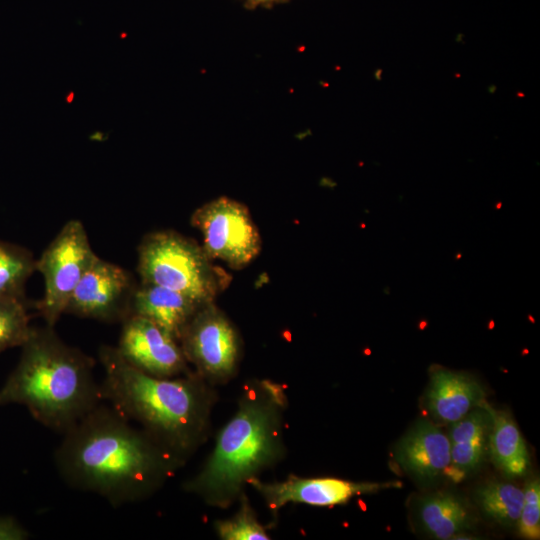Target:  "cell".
<instances>
[{"instance_id": "1", "label": "cell", "mask_w": 540, "mask_h": 540, "mask_svg": "<svg viewBox=\"0 0 540 540\" xmlns=\"http://www.w3.org/2000/svg\"><path fill=\"white\" fill-rule=\"evenodd\" d=\"M62 436L54 452L62 480L114 507L148 498L183 464L103 401Z\"/></svg>"}, {"instance_id": "2", "label": "cell", "mask_w": 540, "mask_h": 540, "mask_svg": "<svg viewBox=\"0 0 540 540\" xmlns=\"http://www.w3.org/2000/svg\"><path fill=\"white\" fill-rule=\"evenodd\" d=\"M103 402L140 425L184 463L199 446L208 425L211 395L199 375L156 377L128 364L116 346L102 345Z\"/></svg>"}, {"instance_id": "3", "label": "cell", "mask_w": 540, "mask_h": 540, "mask_svg": "<svg viewBox=\"0 0 540 540\" xmlns=\"http://www.w3.org/2000/svg\"><path fill=\"white\" fill-rule=\"evenodd\" d=\"M19 361L0 388V406L20 404L63 435L102 402L95 359L68 345L53 326L33 327Z\"/></svg>"}, {"instance_id": "4", "label": "cell", "mask_w": 540, "mask_h": 540, "mask_svg": "<svg viewBox=\"0 0 540 540\" xmlns=\"http://www.w3.org/2000/svg\"><path fill=\"white\" fill-rule=\"evenodd\" d=\"M284 405L283 391L269 381L246 392L237 412L220 431L204 467L183 489L209 505L231 504L245 483L280 456Z\"/></svg>"}, {"instance_id": "5", "label": "cell", "mask_w": 540, "mask_h": 540, "mask_svg": "<svg viewBox=\"0 0 540 540\" xmlns=\"http://www.w3.org/2000/svg\"><path fill=\"white\" fill-rule=\"evenodd\" d=\"M141 282L182 293L201 305L213 302L231 282L204 248L174 231L147 234L138 248Z\"/></svg>"}, {"instance_id": "6", "label": "cell", "mask_w": 540, "mask_h": 540, "mask_svg": "<svg viewBox=\"0 0 540 540\" xmlns=\"http://www.w3.org/2000/svg\"><path fill=\"white\" fill-rule=\"evenodd\" d=\"M96 256L84 225L70 220L36 260L35 270L42 274L45 284L37 309L47 325L54 327L65 313L73 291Z\"/></svg>"}, {"instance_id": "7", "label": "cell", "mask_w": 540, "mask_h": 540, "mask_svg": "<svg viewBox=\"0 0 540 540\" xmlns=\"http://www.w3.org/2000/svg\"><path fill=\"white\" fill-rule=\"evenodd\" d=\"M192 225L202 234L203 248L212 259L232 269H242L261 250V237L248 208L233 199L219 197L197 208Z\"/></svg>"}, {"instance_id": "8", "label": "cell", "mask_w": 540, "mask_h": 540, "mask_svg": "<svg viewBox=\"0 0 540 540\" xmlns=\"http://www.w3.org/2000/svg\"><path fill=\"white\" fill-rule=\"evenodd\" d=\"M179 343L187 362L196 367L202 379L223 380L236 369L240 352L238 333L213 302L198 309Z\"/></svg>"}, {"instance_id": "9", "label": "cell", "mask_w": 540, "mask_h": 540, "mask_svg": "<svg viewBox=\"0 0 540 540\" xmlns=\"http://www.w3.org/2000/svg\"><path fill=\"white\" fill-rule=\"evenodd\" d=\"M136 286L127 270L96 256L73 291L64 314L106 323L123 322L131 315Z\"/></svg>"}, {"instance_id": "10", "label": "cell", "mask_w": 540, "mask_h": 540, "mask_svg": "<svg viewBox=\"0 0 540 540\" xmlns=\"http://www.w3.org/2000/svg\"><path fill=\"white\" fill-rule=\"evenodd\" d=\"M116 348L128 364L146 374L169 378L190 373L180 343L145 317L131 314L122 322Z\"/></svg>"}, {"instance_id": "11", "label": "cell", "mask_w": 540, "mask_h": 540, "mask_svg": "<svg viewBox=\"0 0 540 540\" xmlns=\"http://www.w3.org/2000/svg\"><path fill=\"white\" fill-rule=\"evenodd\" d=\"M248 483L260 493L272 510H277L288 503L313 506L345 504L354 496L374 492L385 486L337 478L297 477H290L276 483H262L257 478H253Z\"/></svg>"}, {"instance_id": "12", "label": "cell", "mask_w": 540, "mask_h": 540, "mask_svg": "<svg viewBox=\"0 0 540 540\" xmlns=\"http://www.w3.org/2000/svg\"><path fill=\"white\" fill-rule=\"evenodd\" d=\"M201 306L182 293L141 282L133 294L131 314L151 320L179 342L185 327Z\"/></svg>"}, {"instance_id": "13", "label": "cell", "mask_w": 540, "mask_h": 540, "mask_svg": "<svg viewBox=\"0 0 540 540\" xmlns=\"http://www.w3.org/2000/svg\"><path fill=\"white\" fill-rule=\"evenodd\" d=\"M397 458L417 477L435 478L451 465L449 437L437 426L422 421L402 439Z\"/></svg>"}, {"instance_id": "14", "label": "cell", "mask_w": 540, "mask_h": 540, "mask_svg": "<svg viewBox=\"0 0 540 540\" xmlns=\"http://www.w3.org/2000/svg\"><path fill=\"white\" fill-rule=\"evenodd\" d=\"M483 401L482 388L470 376L440 368L432 373L426 402L439 421L454 423Z\"/></svg>"}, {"instance_id": "15", "label": "cell", "mask_w": 540, "mask_h": 540, "mask_svg": "<svg viewBox=\"0 0 540 540\" xmlns=\"http://www.w3.org/2000/svg\"><path fill=\"white\" fill-rule=\"evenodd\" d=\"M490 427L491 417L483 407L452 423L448 437L451 465L457 472H469L480 465L488 448Z\"/></svg>"}, {"instance_id": "16", "label": "cell", "mask_w": 540, "mask_h": 540, "mask_svg": "<svg viewBox=\"0 0 540 540\" xmlns=\"http://www.w3.org/2000/svg\"><path fill=\"white\" fill-rule=\"evenodd\" d=\"M491 417L488 447L497 467L510 477L522 476L529 466L525 442L515 422L505 412L496 411L485 400L481 406Z\"/></svg>"}, {"instance_id": "17", "label": "cell", "mask_w": 540, "mask_h": 540, "mask_svg": "<svg viewBox=\"0 0 540 540\" xmlns=\"http://www.w3.org/2000/svg\"><path fill=\"white\" fill-rule=\"evenodd\" d=\"M419 517L425 531L437 539H450L471 525L466 505L456 496L437 493L422 500Z\"/></svg>"}, {"instance_id": "18", "label": "cell", "mask_w": 540, "mask_h": 540, "mask_svg": "<svg viewBox=\"0 0 540 540\" xmlns=\"http://www.w3.org/2000/svg\"><path fill=\"white\" fill-rule=\"evenodd\" d=\"M36 260L20 246L0 240V298L24 299V288Z\"/></svg>"}, {"instance_id": "19", "label": "cell", "mask_w": 540, "mask_h": 540, "mask_svg": "<svg viewBox=\"0 0 540 540\" xmlns=\"http://www.w3.org/2000/svg\"><path fill=\"white\" fill-rule=\"evenodd\" d=\"M481 509L492 519L511 525L518 521L524 499L523 489L509 483H489L477 490Z\"/></svg>"}, {"instance_id": "20", "label": "cell", "mask_w": 540, "mask_h": 540, "mask_svg": "<svg viewBox=\"0 0 540 540\" xmlns=\"http://www.w3.org/2000/svg\"><path fill=\"white\" fill-rule=\"evenodd\" d=\"M33 327L22 298H0V353L22 347Z\"/></svg>"}, {"instance_id": "21", "label": "cell", "mask_w": 540, "mask_h": 540, "mask_svg": "<svg viewBox=\"0 0 540 540\" xmlns=\"http://www.w3.org/2000/svg\"><path fill=\"white\" fill-rule=\"evenodd\" d=\"M239 511L230 519L215 523V530L223 540H266L269 535L258 522L246 497L241 495Z\"/></svg>"}, {"instance_id": "22", "label": "cell", "mask_w": 540, "mask_h": 540, "mask_svg": "<svg viewBox=\"0 0 540 540\" xmlns=\"http://www.w3.org/2000/svg\"><path fill=\"white\" fill-rule=\"evenodd\" d=\"M524 499L518 519L521 536L536 540L540 537V483L534 479L523 489Z\"/></svg>"}, {"instance_id": "23", "label": "cell", "mask_w": 540, "mask_h": 540, "mask_svg": "<svg viewBox=\"0 0 540 540\" xmlns=\"http://www.w3.org/2000/svg\"><path fill=\"white\" fill-rule=\"evenodd\" d=\"M29 532L11 516H0V540H25Z\"/></svg>"}, {"instance_id": "24", "label": "cell", "mask_w": 540, "mask_h": 540, "mask_svg": "<svg viewBox=\"0 0 540 540\" xmlns=\"http://www.w3.org/2000/svg\"><path fill=\"white\" fill-rule=\"evenodd\" d=\"M247 1L250 4L257 5V4L268 3V2H271V1H274V0H247Z\"/></svg>"}]
</instances>
